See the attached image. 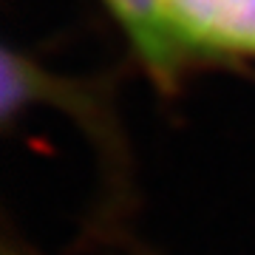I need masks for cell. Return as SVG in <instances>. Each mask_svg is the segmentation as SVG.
I'll return each instance as SVG.
<instances>
[{"mask_svg":"<svg viewBox=\"0 0 255 255\" xmlns=\"http://www.w3.org/2000/svg\"><path fill=\"white\" fill-rule=\"evenodd\" d=\"M182 46L255 54V0H162Z\"/></svg>","mask_w":255,"mask_h":255,"instance_id":"6da1fadb","label":"cell"},{"mask_svg":"<svg viewBox=\"0 0 255 255\" xmlns=\"http://www.w3.org/2000/svg\"><path fill=\"white\" fill-rule=\"evenodd\" d=\"M108 9L125 26L139 54L159 77H170L179 63V37L164 17L162 0H105Z\"/></svg>","mask_w":255,"mask_h":255,"instance_id":"7a4b0ae2","label":"cell"}]
</instances>
